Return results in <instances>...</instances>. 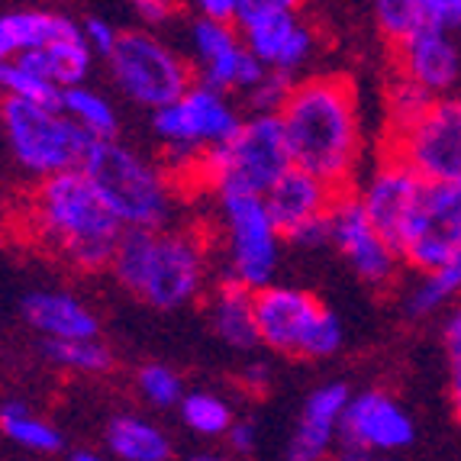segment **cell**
I'll return each mask as SVG.
<instances>
[{
  "instance_id": "1",
  "label": "cell",
  "mask_w": 461,
  "mask_h": 461,
  "mask_svg": "<svg viewBox=\"0 0 461 461\" xmlns=\"http://www.w3.org/2000/svg\"><path fill=\"white\" fill-rule=\"evenodd\" d=\"M294 168L307 171L332 191L352 187L362 152V116L348 77L316 75L294 85L281 110Z\"/></svg>"
},
{
  "instance_id": "2",
  "label": "cell",
  "mask_w": 461,
  "mask_h": 461,
  "mask_svg": "<svg viewBox=\"0 0 461 461\" xmlns=\"http://www.w3.org/2000/svg\"><path fill=\"white\" fill-rule=\"evenodd\" d=\"M30 220L42 242L71 268L81 271L110 265L123 232L81 171L46 177L32 197Z\"/></svg>"
},
{
  "instance_id": "3",
  "label": "cell",
  "mask_w": 461,
  "mask_h": 461,
  "mask_svg": "<svg viewBox=\"0 0 461 461\" xmlns=\"http://www.w3.org/2000/svg\"><path fill=\"white\" fill-rule=\"evenodd\" d=\"M77 171L87 177V185L123 230L162 232L168 226L175 207L171 177L116 139L94 142Z\"/></svg>"
},
{
  "instance_id": "4",
  "label": "cell",
  "mask_w": 461,
  "mask_h": 461,
  "mask_svg": "<svg viewBox=\"0 0 461 461\" xmlns=\"http://www.w3.org/2000/svg\"><path fill=\"white\" fill-rule=\"evenodd\" d=\"M291 149H287L281 116H252L239 126L236 136L220 149H207L194 162L191 175L203 185L223 191H246L262 197L277 177L291 171Z\"/></svg>"
},
{
  "instance_id": "5",
  "label": "cell",
  "mask_w": 461,
  "mask_h": 461,
  "mask_svg": "<svg viewBox=\"0 0 461 461\" xmlns=\"http://www.w3.org/2000/svg\"><path fill=\"white\" fill-rule=\"evenodd\" d=\"M0 120L16 162L42 181L65 171H77L94 146V139L77 130L62 110L32 107L23 100L4 97Z\"/></svg>"
},
{
  "instance_id": "6",
  "label": "cell",
  "mask_w": 461,
  "mask_h": 461,
  "mask_svg": "<svg viewBox=\"0 0 461 461\" xmlns=\"http://www.w3.org/2000/svg\"><path fill=\"white\" fill-rule=\"evenodd\" d=\"M110 68L126 94L142 107L162 110L191 91V68L181 55H175L162 39L152 32L130 30L120 32L113 52H110Z\"/></svg>"
},
{
  "instance_id": "7",
  "label": "cell",
  "mask_w": 461,
  "mask_h": 461,
  "mask_svg": "<svg viewBox=\"0 0 461 461\" xmlns=\"http://www.w3.org/2000/svg\"><path fill=\"white\" fill-rule=\"evenodd\" d=\"M220 213L226 226V249H230V277L232 285L246 291H262L271 285L281 252V232L271 223L265 200L258 194L223 191Z\"/></svg>"
},
{
  "instance_id": "8",
  "label": "cell",
  "mask_w": 461,
  "mask_h": 461,
  "mask_svg": "<svg viewBox=\"0 0 461 461\" xmlns=\"http://www.w3.org/2000/svg\"><path fill=\"white\" fill-rule=\"evenodd\" d=\"M239 126H242V120L223 100V94H213L203 85H191V91L181 100L152 113L155 136L162 139L171 152L181 155L177 171H185V175L207 149L226 146L239 132Z\"/></svg>"
},
{
  "instance_id": "9",
  "label": "cell",
  "mask_w": 461,
  "mask_h": 461,
  "mask_svg": "<svg viewBox=\"0 0 461 461\" xmlns=\"http://www.w3.org/2000/svg\"><path fill=\"white\" fill-rule=\"evenodd\" d=\"M387 155L426 185L461 181V97H436L407 132L387 139Z\"/></svg>"
},
{
  "instance_id": "10",
  "label": "cell",
  "mask_w": 461,
  "mask_h": 461,
  "mask_svg": "<svg viewBox=\"0 0 461 461\" xmlns=\"http://www.w3.org/2000/svg\"><path fill=\"white\" fill-rule=\"evenodd\" d=\"M397 255L400 262L423 275L461 258V181L423 187L420 207L400 239Z\"/></svg>"
},
{
  "instance_id": "11",
  "label": "cell",
  "mask_w": 461,
  "mask_h": 461,
  "mask_svg": "<svg viewBox=\"0 0 461 461\" xmlns=\"http://www.w3.org/2000/svg\"><path fill=\"white\" fill-rule=\"evenodd\" d=\"M203 277H207L203 239L194 232L162 230L152 239L139 297L158 310H177L203 291Z\"/></svg>"
},
{
  "instance_id": "12",
  "label": "cell",
  "mask_w": 461,
  "mask_h": 461,
  "mask_svg": "<svg viewBox=\"0 0 461 461\" xmlns=\"http://www.w3.org/2000/svg\"><path fill=\"white\" fill-rule=\"evenodd\" d=\"M330 232H332V246L346 255V262L352 265V271L362 277L365 285L371 287L391 285L400 258L384 239H381V232L371 226L362 200H358V194L352 187L339 191V197L332 200Z\"/></svg>"
},
{
  "instance_id": "13",
  "label": "cell",
  "mask_w": 461,
  "mask_h": 461,
  "mask_svg": "<svg viewBox=\"0 0 461 461\" xmlns=\"http://www.w3.org/2000/svg\"><path fill=\"white\" fill-rule=\"evenodd\" d=\"M323 303L310 291L285 285H268L262 291H255V330H258V342L268 346L271 352L297 355L303 352L310 330L316 326Z\"/></svg>"
},
{
  "instance_id": "14",
  "label": "cell",
  "mask_w": 461,
  "mask_h": 461,
  "mask_svg": "<svg viewBox=\"0 0 461 461\" xmlns=\"http://www.w3.org/2000/svg\"><path fill=\"white\" fill-rule=\"evenodd\" d=\"M423 187L426 181H420L407 165L387 155L384 162L377 165L375 175L368 177L365 191H358V200H362L371 226L381 232V239H384L393 252L400 249V239H403L416 207H420Z\"/></svg>"
},
{
  "instance_id": "15",
  "label": "cell",
  "mask_w": 461,
  "mask_h": 461,
  "mask_svg": "<svg viewBox=\"0 0 461 461\" xmlns=\"http://www.w3.org/2000/svg\"><path fill=\"white\" fill-rule=\"evenodd\" d=\"M413 436V420L403 413L397 400L381 391H365L348 400L339 423V446L362 448L368 455L407 448Z\"/></svg>"
},
{
  "instance_id": "16",
  "label": "cell",
  "mask_w": 461,
  "mask_h": 461,
  "mask_svg": "<svg viewBox=\"0 0 461 461\" xmlns=\"http://www.w3.org/2000/svg\"><path fill=\"white\" fill-rule=\"evenodd\" d=\"M393 59H397V77H407L416 87H423L426 94H446L455 87L461 75V52L446 32L420 30L393 46Z\"/></svg>"
},
{
  "instance_id": "17",
  "label": "cell",
  "mask_w": 461,
  "mask_h": 461,
  "mask_svg": "<svg viewBox=\"0 0 461 461\" xmlns=\"http://www.w3.org/2000/svg\"><path fill=\"white\" fill-rule=\"evenodd\" d=\"M339 197V191H332L330 185L316 181L313 175L300 168H291L277 177L275 185L262 194L265 210H268L271 223L281 232V239L294 236L300 226L313 223L320 216L330 213L332 200Z\"/></svg>"
},
{
  "instance_id": "18",
  "label": "cell",
  "mask_w": 461,
  "mask_h": 461,
  "mask_svg": "<svg viewBox=\"0 0 461 461\" xmlns=\"http://www.w3.org/2000/svg\"><path fill=\"white\" fill-rule=\"evenodd\" d=\"M300 26L297 7L291 0H239L236 10V30L242 46L252 59L275 68L281 52H285L287 39Z\"/></svg>"
},
{
  "instance_id": "19",
  "label": "cell",
  "mask_w": 461,
  "mask_h": 461,
  "mask_svg": "<svg viewBox=\"0 0 461 461\" xmlns=\"http://www.w3.org/2000/svg\"><path fill=\"white\" fill-rule=\"evenodd\" d=\"M348 400L352 393L346 384H326L310 393L291 446H287V461H323L339 438V423H342Z\"/></svg>"
},
{
  "instance_id": "20",
  "label": "cell",
  "mask_w": 461,
  "mask_h": 461,
  "mask_svg": "<svg viewBox=\"0 0 461 461\" xmlns=\"http://www.w3.org/2000/svg\"><path fill=\"white\" fill-rule=\"evenodd\" d=\"M23 320L36 332L46 336V342H81L97 339V316L77 297L62 291H36L23 297Z\"/></svg>"
},
{
  "instance_id": "21",
  "label": "cell",
  "mask_w": 461,
  "mask_h": 461,
  "mask_svg": "<svg viewBox=\"0 0 461 461\" xmlns=\"http://www.w3.org/2000/svg\"><path fill=\"white\" fill-rule=\"evenodd\" d=\"M68 39H81V26L65 14H52V10L0 14V62H16L20 55L39 52Z\"/></svg>"
},
{
  "instance_id": "22",
  "label": "cell",
  "mask_w": 461,
  "mask_h": 461,
  "mask_svg": "<svg viewBox=\"0 0 461 461\" xmlns=\"http://www.w3.org/2000/svg\"><path fill=\"white\" fill-rule=\"evenodd\" d=\"M91 59L94 52L85 46V39H68V42H55V46L39 49V52L20 55L16 65L65 91V87H77L85 81V75L91 71Z\"/></svg>"
},
{
  "instance_id": "23",
  "label": "cell",
  "mask_w": 461,
  "mask_h": 461,
  "mask_svg": "<svg viewBox=\"0 0 461 461\" xmlns=\"http://www.w3.org/2000/svg\"><path fill=\"white\" fill-rule=\"evenodd\" d=\"M213 330L226 346L249 352L258 346V330H255V294L242 285L223 281V287L213 297Z\"/></svg>"
},
{
  "instance_id": "24",
  "label": "cell",
  "mask_w": 461,
  "mask_h": 461,
  "mask_svg": "<svg viewBox=\"0 0 461 461\" xmlns=\"http://www.w3.org/2000/svg\"><path fill=\"white\" fill-rule=\"evenodd\" d=\"M107 446L123 461H168L171 438L142 416H116L107 426Z\"/></svg>"
},
{
  "instance_id": "25",
  "label": "cell",
  "mask_w": 461,
  "mask_h": 461,
  "mask_svg": "<svg viewBox=\"0 0 461 461\" xmlns=\"http://www.w3.org/2000/svg\"><path fill=\"white\" fill-rule=\"evenodd\" d=\"M62 113L94 142H113L116 136V110L91 87L77 85L62 91Z\"/></svg>"
},
{
  "instance_id": "26",
  "label": "cell",
  "mask_w": 461,
  "mask_h": 461,
  "mask_svg": "<svg viewBox=\"0 0 461 461\" xmlns=\"http://www.w3.org/2000/svg\"><path fill=\"white\" fill-rule=\"evenodd\" d=\"M0 432L16 446L30 448V452H59L62 448V432L36 420L30 413V407L20 403V400L0 403Z\"/></svg>"
},
{
  "instance_id": "27",
  "label": "cell",
  "mask_w": 461,
  "mask_h": 461,
  "mask_svg": "<svg viewBox=\"0 0 461 461\" xmlns=\"http://www.w3.org/2000/svg\"><path fill=\"white\" fill-rule=\"evenodd\" d=\"M152 230H123L120 232V242L113 249V258H110V268H113L116 281L126 287V291L139 294L142 287V277H146L149 252H152Z\"/></svg>"
},
{
  "instance_id": "28",
  "label": "cell",
  "mask_w": 461,
  "mask_h": 461,
  "mask_svg": "<svg viewBox=\"0 0 461 461\" xmlns=\"http://www.w3.org/2000/svg\"><path fill=\"white\" fill-rule=\"evenodd\" d=\"M461 294V258L442 265L438 271L423 275V281L410 291L407 297V313L410 316H429L436 313L442 303L455 300Z\"/></svg>"
},
{
  "instance_id": "29",
  "label": "cell",
  "mask_w": 461,
  "mask_h": 461,
  "mask_svg": "<svg viewBox=\"0 0 461 461\" xmlns=\"http://www.w3.org/2000/svg\"><path fill=\"white\" fill-rule=\"evenodd\" d=\"M0 91L7 94L10 100H23V104H32V107L62 110V87L30 75L16 62H0Z\"/></svg>"
},
{
  "instance_id": "30",
  "label": "cell",
  "mask_w": 461,
  "mask_h": 461,
  "mask_svg": "<svg viewBox=\"0 0 461 461\" xmlns=\"http://www.w3.org/2000/svg\"><path fill=\"white\" fill-rule=\"evenodd\" d=\"M181 416H185V423L191 426L194 432H200V436H226V432L232 429L230 403L207 391L185 393V400H181Z\"/></svg>"
},
{
  "instance_id": "31",
  "label": "cell",
  "mask_w": 461,
  "mask_h": 461,
  "mask_svg": "<svg viewBox=\"0 0 461 461\" xmlns=\"http://www.w3.org/2000/svg\"><path fill=\"white\" fill-rule=\"evenodd\" d=\"M432 100L436 97L426 94L423 87H416L407 77H397L391 85V91H387V139L407 132L429 110Z\"/></svg>"
},
{
  "instance_id": "32",
  "label": "cell",
  "mask_w": 461,
  "mask_h": 461,
  "mask_svg": "<svg viewBox=\"0 0 461 461\" xmlns=\"http://www.w3.org/2000/svg\"><path fill=\"white\" fill-rule=\"evenodd\" d=\"M46 358L52 365H62L68 371H85V375H100L110 371L113 355L107 346H100L97 339H81V342H46L42 346Z\"/></svg>"
},
{
  "instance_id": "33",
  "label": "cell",
  "mask_w": 461,
  "mask_h": 461,
  "mask_svg": "<svg viewBox=\"0 0 461 461\" xmlns=\"http://www.w3.org/2000/svg\"><path fill=\"white\" fill-rule=\"evenodd\" d=\"M375 20H377V30L384 32V39H391V46H400L413 32L423 30L416 0H381L375 7Z\"/></svg>"
},
{
  "instance_id": "34",
  "label": "cell",
  "mask_w": 461,
  "mask_h": 461,
  "mask_svg": "<svg viewBox=\"0 0 461 461\" xmlns=\"http://www.w3.org/2000/svg\"><path fill=\"white\" fill-rule=\"evenodd\" d=\"M139 391H142V397L152 407L168 410L185 400V381L168 365H146V368L139 371Z\"/></svg>"
},
{
  "instance_id": "35",
  "label": "cell",
  "mask_w": 461,
  "mask_h": 461,
  "mask_svg": "<svg viewBox=\"0 0 461 461\" xmlns=\"http://www.w3.org/2000/svg\"><path fill=\"white\" fill-rule=\"evenodd\" d=\"M191 42H194V49H197L200 65L213 62V59H220V55H226V52H232V49L242 46L236 26L210 23V20H194Z\"/></svg>"
},
{
  "instance_id": "36",
  "label": "cell",
  "mask_w": 461,
  "mask_h": 461,
  "mask_svg": "<svg viewBox=\"0 0 461 461\" xmlns=\"http://www.w3.org/2000/svg\"><path fill=\"white\" fill-rule=\"evenodd\" d=\"M291 91H294L291 75H285V71H268V75L258 81V87L249 91L252 94L255 116H277L281 110H285Z\"/></svg>"
},
{
  "instance_id": "37",
  "label": "cell",
  "mask_w": 461,
  "mask_h": 461,
  "mask_svg": "<svg viewBox=\"0 0 461 461\" xmlns=\"http://www.w3.org/2000/svg\"><path fill=\"white\" fill-rule=\"evenodd\" d=\"M339 346H342V323L332 310H323L316 326L310 330L307 342H303L300 358H330V355L339 352Z\"/></svg>"
},
{
  "instance_id": "38",
  "label": "cell",
  "mask_w": 461,
  "mask_h": 461,
  "mask_svg": "<svg viewBox=\"0 0 461 461\" xmlns=\"http://www.w3.org/2000/svg\"><path fill=\"white\" fill-rule=\"evenodd\" d=\"M416 7H420L423 30L446 32V36L461 30V0H416Z\"/></svg>"
},
{
  "instance_id": "39",
  "label": "cell",
  "mask_w": 461,
  "mask_h": 461,
  "mask_svg": "<svg viewBox=\"0 0 461 461\" xmlns=\"http://www.w3.org/2000/svg\"><path fill=\"white\" fill-rule=\"evenodd\" d=\"M310 55H313V30L300 23L297 30H294V36L287 39L285 52H281V59H277V65L271 71H285V75H294V68H300V65L307 62Z\"/></svg>"
},
{
  "instance_id": "40",
  "label": "cell",
  "mask_w": 461,
  "mask_h": 461,
  "mask_svg": "<svg viewBox=\"0 0 461 461\" xmlns=\"http://www.w3.org/2000/svg\"><path fill=\"white\" fill-rule=\"evenodd\" d=\"M81 39H85V46L91 49V52L110 59V52H113L120 32H116L107 20H100V16H87L85 23H81Z\"/></svg>"
},
{
  "instance_id": "41",
  "label": "cell",
  "mask_w": 461,
  "mask_h": 461,
  "mask_svg": "<svg viewBox=\"0 0 461 461\" xmlns=\"http://www.w3.org/2000/svg\"><path fill=\"white\" fill-rule=\"evenodd\" d=\"M291 246H300V249H320V246H330L332 242V232H330V213L313 220V223L300 226L294 236H287Z\"/></svg>"
},
{
  "instance_id": "42",
  "label": "cell",
  "mask_w": 461,
  "mask_h": 461,
  "mask_svg": "<svg viewBox=\"0 0 461 461\" xmlns=\"http://www.w3.org/2000/svg\"><path fill=\"white\" fill-rule=\"evenodd\" d=\"M236 10H239V0H200L197 4L200 20L226 23V26H236Z\"/></svg>"
},
{
  "instance_id": "43",
  "label": "cell",
  "mask_w": 461,
  "mask_h": 461,
  "mask_svg": "<svg viewBox=\"0 0 461 461\" xmlns=\"http://www.w3.org/2000/svg\"><path fill=\"white\" fill-rule=\"evenodd\" d=\"M226 438H230V448L239 455H249L255 448V438H258V432H255L252 423H232V429L226 432Z\"/></svg>"
},
{
  "instance_id": "44",
  "label": "cell",
  "mask_w": 461,
  "mask_h": 461,
  "mask_svg": "<svg viewBox=\"0 0 461 461\" xmlns=\"http://www.w3.org/2000/svg\"><path fill=\"white\" fill-rule=\"evenodd\" d=\"M175 4H162V0H139L136 14L146 20V23H165L171 14H175Z\"/></svg>"
},
{
  "instance_id": "45",
  "label": "cell",
  "mask_w": 461,
  "mask_h": 461,
  "mask_svg": "<svg viewBox=\"0 0 461 461\" xmlns=\"http://www.w3.org/2000/svg\"><path fill=\"white\" fill-rule=\"evenodd\" d=\"M268 377H271L268 365H265V362H252L246 371H242V384H246L252 393H258V391H265V387H268Z\"/></svg>"
},
{
  "instance_id": "46",
  "label": "cell",
  "mask_w": 461,
  "mask_h": 461,
  "mask_svg": "<svg viewBox=\"0 0 461 461\" xmlns=\"http://www.w3.org/2000/svg\"><path fill=\"white\" fill-rule=\"evenodd\" d=\"M446 348L452 355V362H461V307L452 313V320L446 323Z\"/></svg>"
},
{
  "instance_id": "47",
  "label": "cell",
  "mask_w": 461,
  "mask_h": 461,
  "mask_svg": "<svg viewBox=\"0 0 461 461\" xmlns=\"http://www.w3.org/2000/svg\"><path fill=\"white\" fill-rule=\"evenodd\" d=\"M452 407L461 420V362H452Z\"/></svg>"
},
{
  "instance_id": "48",
  "label": "cell",
  "mask_w": 461,
  "mask_h": 461,
  "mask_svg": "<svg viewBox=\"0 0 461 461\" xmlns=\"http://www.w3.org/2000/svg\"><path fill=\"white\" fill-rule=\"evenodd\" d=\"M336 461H371L368 452L362 448H352V446H339V458Z\"/></svg>"
},
{
  "instance_id": "49",
  "label": "cell",
  "mask_w": 461,
  "mask_h": 461,
  "mask_svg": "<svg viewBox=\"0 0 461 461\" xmlns=\"http://www.w3.org/2000/svg\"><path fill=\"white\" fill-rule=\"evenodd\" d=\"M71 461H107V458H100L91 448H77V452H71Z\"/></svg>"
},
{
  "instance_id": "50",
  "label": "cell",
  "mask_w": 461,
  "mask_h": 461,
  "mask_svg": "<svg viewBox=\"0 0 461 461\" xmlns=\"http://www.w3.org/2000/svg\"><path fill=\"white\" fill-rule=\"evenodd\" d=\"M191 461H230V458H220V455H194Z\"/></svg>"
},
{
  "instance_id": "51",
  "label": "cell",
  "mask_w": 461,
  "mask_h": 461,
  "mask_svg": "<svg viewBox=\"0 0 461 461\" xmlns=\"http://www.w3.org/2000/svg\"><path fill=\"white\" fill-rule=\"evenodd\" d=\"M371 461H393V458H371Z\"/></svg>"
}]
</instances>
